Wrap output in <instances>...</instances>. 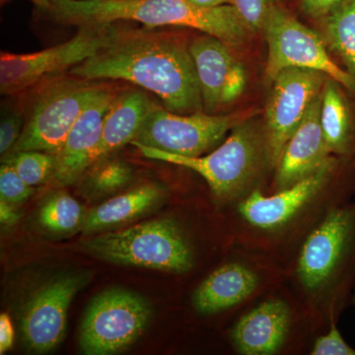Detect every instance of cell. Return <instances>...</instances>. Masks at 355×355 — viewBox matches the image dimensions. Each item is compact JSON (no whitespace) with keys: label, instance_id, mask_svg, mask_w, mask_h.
<instances>
[{"label":"cell","instance_id":"25","mask_svg":"<svg viewBox=\"0 0 355 355\" xmlns=\"http://www.w3.org/2000/svg\"><path fill=\"white\" fill-rule=\"evenodd\" d=\"M2 163L12 166L25 183L34 187L51 180L57 155L40 150L13 151L4 155Z\"/></svg>","mask_w":355,"mask_h":355},{"label":"cell","instance_id":"17","mask_svg":"<svg viewBox=\"0 0 355 355\" xmlns=\"http://www.w3.org/2000/svg\"><path fill=\"white\" fill-rule=\"evenodd\" d=\"M291 323V312L286 302L266 301L236 324L233 343L242 354H275L286 342Z\"/></svg>","mask_w":355,"mask_h":355},{"label":"cell","instance_id":"1","mask_svg":"<svg viewBox=\"0 0 355 355\" xmlns=\"http://www.w3.org/2000/svg\"><path fill=\"white\" fill-rule=\"evenodd\" d=\"M69 73L88 81H128L157 95L165 109L174 113L203 109L189 46L162 33L119 32L111 44L72 67Z\"/></svg>","mask_w":355,"mask_h":355},{"label":"cell","instance_id":"16","mask_svg":"<svg viewBox=\"0 0 355 355\" xmlns=\"http://www.w3.org/2000/svg\"><path fill=\"white\" fill-rule=\"evenodd\" d=\"M321 94L287 142L275 166V190H286L317 172L331 158L320 123Z\"/></svg>","mask_w":355,"mask_h":355},{"label":"cell","instance_id":"2","mask_svg":"<svg viewBox=\"0 0 355 355\" xmlns=\"http://www.w3.org/2000/svg\"><path fill=\"white\" fill-rule=\"evenodd\" d=\"M51 10L72 25L137 21L149 27L191 28L228 46L244 44L254 34L231 4L202 7L189 0H51Z\"/></svg>","mask_w":355,"mask_h":355},{"label":"cell","instance_id":"15","mask_svg":"<svg viewBox=\"0 0 355 355\" xmlns=\"http://www.w3.org/2000/svg\"><path fill=\"white\" fill-rule=\"evenodd\" d=\"M336 165V159L331 157L314 174L270 197H265L260 191H252L239 205L240 214L254 227L279 230L295 219L324 190Z\"/></svg>","mask_w":355,"mask_h":355},{"label":"cell","instance_id":"7","mask_svg":"<svg viewBox=\"0 0 355 355\" xmlns=\"http://www.w3.org/2000/svg\"><path fill=\"white\" fill-rule=\"evenodd\" d=\"M151 315L150 303L139 293L120 287L101 292L91 301L83 318L81 350L88 355L123 352L141 336Z\"/></svg>","mask_w":355,"mask_h":355},{"label":"cell","instance_id":"27","mask_svg":"<svg viewBox=\"0 0 355 355\" xmlns=\"http://www.w3.org/2000/svg\"><path fill=\"white\" fill-rule=\"evenodd\" d=\"M232 6L249 29L256 34L263 31L268 15L277 4L275 0H233Z\"/></svg>","mask_w":355,"mask_h":355},{"label":"cell","instance_id":"21","mask_svg":"<svg viewBox=\"0 0 355 355\" xmlns=\"http://www.w3.org/2000/svg\"><path fill=\"white\" fill-rule=\"evenodd\" d=\"M340 86L342 85L331 78L324 83L320 123L330 153L345 155L354 149V127L349 104Z\"/></svg>","mask_w":355,"mask_h":355},{"label":"cell","instance_id":"29","mask_svg":"<svg viewBox=\"0 0 355 355\" xmlns=\"http://www.w3.org/2000/svg\"><path fill=\"white\" fill-rule=\"evenodd\" d=\"M23 121L16 113L6 114L0 123V153H10L23 132Z\"/></svg>","mask_w":355,"mask_h":355},{"label":"cell","instance_id":"31","mask_svg":"<svg viewBox=\"0 0 355 355\" xmlns=\"http://www.w3.org/2000/svg\"><path fill=\"white\" fill-rule=\"evenodd\" d=\"M14 343V329L10 317L7 314L0 316V354H6Z\"/></svg>","mask_w":355,"mask_h":355},{"label":"cell","instance_id":"13","mask_svg":"<svg viewBox=\"0 0 355 355\" xmlns=\"http://www.w3.org/2000/svg\"><path fill=\"white\" fill-rule=\"evenodd\" d=\"M189 50L197 70L203 109L211 113L237 101L246 90L247 71L228 44L210 35L193 39Z\"/></svg>","mask_w":355,"mask_h":355},{"label":"cell","instance_id":"26","mask_svg":"<svg viewBox=\"0 0 355 355\" xmlns=\"http://www.w3.org/2000/svg\"><path fill=\"white\" fill-rule=\"evenodd\" d=\"M34 193V187L25 183L12 166L2 163L0 167V200L16 207Z\"/></svg>","mask_w":355,"mask_h":355},{"label":"cell","instance_id":"10","mask_svg":"<svg viewBox=\"0 0 355 355\" xmlns=\"http://www.w3.org/2000/svg\"><path fill=\"white\" fill-rule=\"evenodd\" d=\"M239 121L234 116L178 114L154 106L130 144L198 157L214 148Z\"/></svg>","mask_w":355,"mask_h":355},{"label":"cell","instance_id":"35","mask_svg":"<svg viewBox=\"0 0 355 355\" xmlns=\"http://www.w3.org/2000/svg\"><path fill=\"white\" fill-rule=\"evenodd\" d=\"M354 305H355V294H354Z\"/></svg>","mask_w":355,"mask_h":355},{"label":"cell","instance_id":"5","mask_svg":"<svg viewBox=\"0 0 355 355\" xmlns=\"http://www.w3.org/2000/svg\"><path fill=\"white\" fill-rule=\"evenodd\" d=\"M355 275V203L336 207L306 240L297 275L311 292L349 291Z\"/></svg>","mask_w":355,"mask_h":355},{"label":"cell","instance_id":"11","mask_svg":"<svg viewBox=\"0 0 355 355\" xmlns=\"http://www.w3.org/2000/svg\"><path fill=\"white\" fill-rule=\"evenodd\" d=\"M328 78L315 70L288 67L272 79L263 125L270 167L277 166L287 142L321 94Z\"/></svg>","mask_w":355,"mask_h":355},{"label":"cell","instance_id":"30","mask_svg":"<svg viewBox=\"0 0 355 355\" xmlns=\"http://www.w3.org/2000/svg\"><path fill=\"white\" fill-rule=\"evenodd\" d=\"M347 0H301L300 9L312 19H322L342 6Z\"/></svg>","mask_w":355,"mask_h":355},{"label":"cell","instance_id":"32","mask_svg":"<svg viewBox=\"0 0 355 355\" xmlns=\"http://www.w3.org/2000/svg\"><path fill=\"white\" fill-rule=\"evenodd\" d=\"M19 218L20 214L16 211L15 205L0 200V221L2 225L12 226Z\"/></svg>","mask_w":355,"mask_h":355},{"label":"cell","instance_id":"34","mask_svg":"<svg viewBox=\"0 0 355 355\" xmlns=\"http://www.w3.org/2000/svg\"><path fill=\"white\" fill-rule=\"evenodd\" d=\"M8 0H1V2H6ZM29 1L33 2V3L36 4L42 8L51 9V0H29Z\"/></svg>","mask_w":355,"mask_h":355},{"label":"cell","instance_id":"24","mask_svg":"<svg viewBox=\"0 0 355 355\" xmlns=\"http://www.w3.org/2000/svg\"><path fill=\"white\" fill-rule=\"evenodd\" d=\"M86 212L76 198L65 193L51 196L39 212L42 227L57 234L72 232L83 226Z\"/></svg>","mask_w":355,"mask_h":355},{"label":"cell","instance_id":"6","mask_svg":"<svg viewBox=\"0 0 355 355\" xmlns=\"http://www.w3.org/2000/svg\"><path fill=\"white\" fill-rule=\"evenodd\" d=\"M113 23L80 26L76 36L64 43L30 53L0 55V92L15 95L36 85L44 77L71 69L94 57L118 35Z\"/></svg>","mask_w":355,"mask_h":355},{"label":"cell","instance_id":"14","mask_svg":"<svg viewBox=\"0 0 355 355\" xmlns=\"http://www.w3.org/2000/svg\"><path fill=\"white\" fill-rule=\"evenodd\" d=\"M116 96L112 89L100 88L72 125L64 144L55 154L57 165L51 178L55 186L76 184L93 164L105 118Z\"/></svg>","mask_w":355,"mask_h":355},{"label":"cell","instance_id":"19","mask_svg":"<svg viewBox=\"0 0 355 355\" xmlns=\"http://www.w3.org/2000/svg\"><path fill=\"white\" fill-rule=\"evenodd\" d=\"M153 107L144 91L128 90L116 94L105 118L94 162L109 157L121 147L130 144Z\"/></svg>","mask_w":355,"mask_h":355},{"label":"cell","instance_id":"23","mask_svg":"<svg viewBox=\"0 0 355 355\" xmlns=\"http://www.w3.org/2000/svg\"><path fill=\"white\" fill-rule=\"evenodd\" d=\"M83 178L86 193L106 196L125 188L132 180L133 169L125 161L109 156L93 163Z\"/></svg>","mask_w":355,"mask_h":355},{"label":"cell","instance_id":"18","mask_svg":"<svg viewBox=\"0 0 355 355\" xmlns=\"http://www.w3.org/2000/svg\"><path fill=\"white\" fill-rule=\"evenodd\" d=\"M164 197L161 184H139L86 212L81 229L86 234H91L125 225L153 211Z\"/></svg>","mask_w":355,"mask_h":355},{"label":"cell","instance_id":"36","mask_svg":"<svg viewBox=\"0 0 355 355\" xmlns=\"http://www.w3.org/2000/svg\"><path fill=\"white\" fill-rule=\"evenodd\" d=\"M128 1H133V0H128Z\"/></svg>","mask_w":355,"mask_h":355},{"label":"cell","instance_id":"22","mask_svg":"<svg viewBox=\"0 0 355 355\" xmlns=\"http://www.w3.org/2000/svg\"><path fill=\"white\" fill-rule=\"evenodd\" d=\"M323 22L324 43L355 78V0L345 1Z\"/></svg>","mask_w":355,"mask_h":355},{"label":"cell","instance_id":"12","mask_svg":"<svg viewBox=\"0 0 355 355\" xmlns=\"http://www.w3.org/2000/svg\"><path fill=\"white\" fill-rule=\"evenodd\" d=\"M84 282L83 275H62L33 294L22 315L23 338L30 349L44 354L62 342L70 303Z\"/></svg>","mask_w":355,"mask_h":355},{"label":"cell","instance_id":"20","mask_svg":"<svg viewBox=\"0 0 355 355\" xmlns=\"http://www.w3.org/2000/svg\"><path fill=\"white\" fill-rule=\"evenodd\" d=\"M252 270L237 263H229L214 270L193 294V306L205 315L216 314L242 302L258 286Z\"/></svg>","mask_w":355,"mask_h":355},{"label":"cell","instance_id":"4","mask_svg":"<svg viewBox=\"0 0 355 355\" xmlns=\"http://www.w3.org/2000/svg\"><path fill=\"white\" fill-rule=\"evenodd\" d=\"M83 249L114 265L183 273L193 266L188 240L176 222L151 219L89 238Z\"/></svg>","mask_w":355,"mask_h":355},{"label":"cell","instance_id":"9","mask_svg":"<svg viewBox=\"0 0 355 355\" xmlns=\"http://www.w3.org/2000/svg\"><path fill=\"white\" fill-rule=\"evenodd\" d=\"M100 88L77 77L49 84L37 98L29 120L10 153L40 150L57 154L72 125Z\"/></svg>","mask_w":355,"mask_h":355},{"label":"cell","instance_id":"3","mask_svg":"<svg viewBox=\"0 0 355 355\" xmlns=\"http://www.w3.org/2000/svg\"><path fill=\"white\" fill-rule=\"evenodd\" d=\"M142 155L154 160L183 166L198 173L220 200L239 198L250 190L268 164L265 127L258 121H239L228 139L207 155H177L135 144Z\"/></svg>","mask_w":355,"mask_h":355},{"label":"cell","instance_id":"33","mask_svg":"<svg viewBox=\"0 0 355 355\" xmlns=\"http://www.w3.org/2000/svg\"><path fill=\"white\" fill-rule=\"evenodd\" d=\"M191 3L202 7H217L231 4L232 6L233 0H189Z\"/></svg>","mask_w":355,"mask_h":355},{"label":"cell","instance_id":"28","mask_svg":"<svg viewBox=\"0 0 355 355\" xmlns=\"http://www.w3.org/2000/svg\"><path fill=\"white\" fill-rule=\"evenodd\" d=\"M331 330L327 335L320 336L315 343L312 354L314 355H355V349L343 340L336 328L335 318L331 316Z\"/></svg>","mask_w":355,"mask_h":355},{"label":"cell","instance_id":"8","mask_svg":"<svg viewBox=\"0 0 355 355\" xmlns=\"http://www.w3.org/2000/svg\"><path fill=\"white\" fill-rule=\"evenodd\" d=\"M268 43L266 73L272 81L282 70L298 67L322 72L355 94V78L336 64L324 38L279 6L268 15L263 31Z\"/></svg>","mask_w":355,"mask_h":355}]
</instances>
